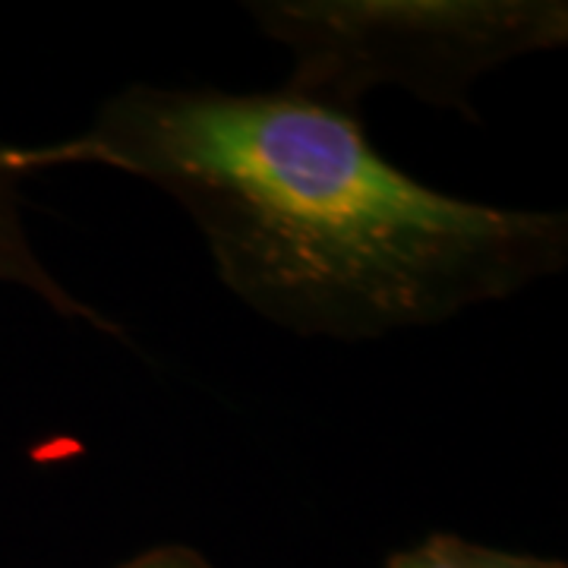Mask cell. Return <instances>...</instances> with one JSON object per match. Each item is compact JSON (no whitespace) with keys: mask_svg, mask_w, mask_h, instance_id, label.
Returning <instances> with one entry per match:
<instances>
[{"mask_svg":"<svg viewBox=\"0 0 568 568\" xmlns=\"http://www.w3.org/2000/svg\"><path fill=\"white\" fill-rule=\"evenodd\" d=\"M26 178L104 168L162 190L200 227L222 284L304 338L379 342L499 304L568 263L562 212L426 186L357 114L291 89L126 85L80 133L0 149Z\"/></svg>","mask_w":568,"mask_h":568,"instance_id":"1","label":"cell"},{"mask_svg":"<svg viewBox=\"0 0 568 568\" xmlns=\"http://www.w3.org/2000/svg\"><path fill=\"white\" fill-rule=\"evenodd\" d=\"M246 13L291 54L284 89L347 114L395 85L477 121L487 73L568 44L566 0H250Z\"/></svg>","mask_w":568,"mask_h":568,"instance_id":"2","label":"cell"},{"mask_svg":"<svg viewBox=\"0 0 568 568\" xmlns=\"http://www.w3.org/2000/svg\"><path fill=\"white\" fill-rule=\"evenodd\" d=\"M0 149H3V142H0ZM17 186H20V178H13L0 159V282L29 291L32 297H39L41 304L51 306L63 320L89 325V328L111 335V338H123L121 325L108 320L92 304H85L80 294L70 291L36 253L32 237L26 231Z\"/></svg>","mask_w":568,"mask_h":568,"instance_id":"3","label":"cell"},{"mask_svg":"<svg viewBox=\"0 0 568 568\" xmlns=\"http://www.w3.org/2000/svg\"><path fill=\"white\" fill-rule=\"evenodd\" d=\"M388 568H467V544L452 534H436L420 547L398 552Z\"/></svg>","mask_w":568,"mask_h":568,"instance_id":"4","label":"cell"},{"mask_svg":"<svg viewBox=\"0 0 568 568\" xmlns=\"http://www.w3.org/2000/svg\"><path fill=\"white\" fill-rule=\"evenodd\" d=\"M121 568H209V562L200 552L186 547H159L142 552L133 562H126Z\"/></svg>","mask_w":568,"mask_h":568,"instance_id":"5","label":"cell"},{"mask_svg":"<svg viewBox=\"0 0 568 568\" xmlns=\"http://www.w3.org/2000/svg\"><path fill=\"white\" fill-rule=\"evenodd\" d=\"M467 568H562L556 562H540V559H528V556H511V552H499V549L474 547L467 544Z\"/></svg>","mask_w":568,"mask_h":568,"instance_id":"6","label":"cell"}]
</instances>
